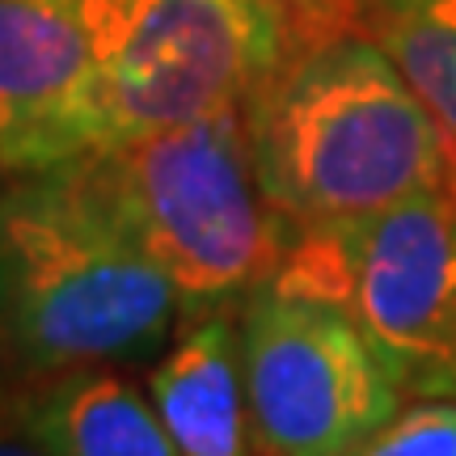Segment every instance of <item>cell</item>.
<instances>
[{
  "label": "cell",
  "instance_id": "6da1fadb",
  "mask_svg": "<svg viewBox=\"0 0 456 456\" xmlns=\"http://www.w3.org/2000/svg\"><path fill=\"white\" fill-rule=\"evenodd\" d=\"M262 195L288 228L363 220L448 182V140L355 26L300 47L245 106Z\"/></svg>",
  "mask_w": 456,
  "mask_h": 456
},
{
  "label": "cell",
  "instance_id": "7a4b0ae2",
  "mask_svg": "<svg viewBox=\"0 0 456 456\" xmlns=\"http://www.w3.org/2000/svg\"><path fill=\"white\" fill-rule=\"evenodd\" d=\"M0 338L26 372L144 363L182 317L165 271L114 220L81 161L4 182Z\"/></svg>",
  "mask_w": 456,
  "mask_h": 456
},
{
  "label": "cell",
  "instance_id": "3957f363",
  "mask_svg": "<svg viewBox=\"0 0 456 456\" xmlns=\"http://www.w3.org/2000/svg\"><path fill=\"white\" fill-rule=\"evenodd\" d=\"M81 165L114 220L174 283L182 317L241 309L275 279L292 228L262 195L245 110L118 140Z\"/></svg>",
  "mask_w": 456,
  "mask_h": 456
},
{
  "label": "cell",
  "instance_id": "277c9868",
  "mask_svg": "<svg viewBox=\"0 0 456 456\" xmlns=\"http://www.w3.org/2000/svg\"><path fill=\"white\" fill-rule=\"evenodd\" d=\"M110 148L148 131L245 110L309 47L292 0H81Z\"/></svg>",
  "mask_w": 456,
  "mask_h": 456
},
{
  "label": "cell",
  "instance_id": "5b68a950",
  "mask_svg": "<svg viewBox=\"0 0 456 456\" xmlns=\"http://www.w3.org/2000/svg\"><path fill=\"white\" fill-rule=\"evenodd\" d=\"M266 288L346 313L402 397L456 402V199L448 186L363 220L292 228Z\"/></svg>",
  "mask_w": 456,
  "mask_h": 456
},
{
  "label": "cell",
  "instance_id": "8992f818",
  "mask_svg": "<svg viewBox=\"0 0 456 456\" xmlns=\"http://www.w3.org/2000/svg\"><path fill=\"white\" fill-rule=\"evenodd\" d=\"M237 355L262 456H351L406 402L363 330L313 296L254 292L237 309Z\"/></svg>",
  "mask_w": 456,
  "mask_h": 456
},
{
  "label": "cell",
  "instance_id": "52a82bcc",
  "mask_svg": "<svg viewBox=\"0 0 456 456\" xmlns=\"http://www.w3.org/2000/svg\"><path fill=\"white\" fill-rule=\"evenodd\" d=\"M102 144L81 0H0V169L38 174Z\"/></svg>",
  "mask_w": 456,
  "mask_h": 456
},
{
  "label": "cell",
  "instance_id": "ba28073f",
  "mask_svg": "<svg viewBox=\"0 0 456 456\" xmlns=\"http://www.w3.org/2000/svg\"><path fill=\"white\" fill-rule=\"evenodd\" d=\"M174 456H258L237 355V317L186 322L148 376Z\"/></svg>",
  "mask_w": 456,
  "mask_h": 456
},
{
  "label": "cell",
  "instance_id": "9c48e42d",
  "mask_svg": "<svg viewBox=\"0 0 456 456\" xmlns=\"http://www.w3.org/2000/svg\"><path fill=\"white\" fill-rule=\"evenodd\" d=\"M9 406L51 456H174L152 393H140L114 363L43 372Z\"/></svg>",
  "mask_w": 456,
  "mask_h": 456
},
{
  "label": "cell",
  "instance_id": "30bf717a",
  "mask_svg": "<svg viewBox=\"0 0 456 456\" xmlns=\"http://www.w3.org/2000/svg\"><path fill=\"white\" fill-rule=\"evenodd\" d=\"M355 30L397 64L456 157V0H359Z\"/></svg>",
  "mask_w": 456,
  "mask_h": 456
},
{
  "label": "cell",
  "instance_id": "8fae6325",
  "mask_svg": "<svg viewBox=\"0 0 456 456\" xmlns=\"http://www.w3.org/2000/svg\"><path fill=\"white\" fill-rule=\"evenodd\" d=\"M351 456H456V402L423 397L397 410V419Z\"/></svg>",
  "mask_w": 456,
  "mask_h": 456
},
{
  "label": "cell",
  "instance_id": "7c38bea8",
  "mask_svg": "<svg viewBox=\"0 0 456 456\" xmlns=\"http://www.w3.org/2000/svg\"><path fill=\"white\" fill-rule=\"evenodd\" d=\"M292 4L305 13V21L317 34H330V30H342V26H355L359 0H292Z\"/></svg>",
  "mask_w": 456,
  "mask_h": 456
},
{
  "label": "cell",
  "instance_id": "4fadbf2b",
  "mask_svg": "<svg viewBox=\"0 0 456 456\" xmlns=\"http://www.w3.org/2000/svg\"><path fill=\"white\" fill-rule=\"evenodd\" d=\"M0 456H51L47 448L26 431V423L13 414L9 397H0Z\"/></svg>",
  "mask_w": 456,
  "mask_h": 456
},
{
  "label": "cell",
  "instance_id": "5bb4252c",
  "mask_svg": "<svg viewBox=\"0 0 456 456\" xmlns=\"http://www.w3.org/2000/svg\"><path fill=\"white\" fill-rule=\"evenodd\" d=\"M4 182H9V174L0 169V313H4V283H9V266H4Z\"/></svg>",
  "mask_w": 456,
  "mask_h": 456
},
{
  "label": "cell",
  "instance_id": "9a60e30c",
  "mask_svg": "<svg viewBox=\"0 0 456 456\" xmlns=\"http://www.w3.org/2000/svg\"><path fill=\"white\" fill-rule=\"evenodd\" d=\"M444 186H448V191H452V199H456V157L448 161V182H444Z\"/></svg>",
  "mask_w": 456,
  "mask_h": 456
}]
</instances>
